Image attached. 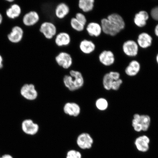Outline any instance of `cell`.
I'll list each match as a JSON object with an SVG mask.
<instances>
[{
	"label": "cell",
	"mask_w": 158,
	"mask_h": 158,
	"mask_svg": "<svg viewBox=\"0 0 158 158\" xmlns=\"http://www.w3.org/2000/svg\"><path fill=\"white\" fill-rule=\"evenodd\" d=\"M100 25L104 33L114 36L124 28L125 23L121 16L114 13L108 16L107 18L102 19Z\"/></svg>",
	"instance_id": "cell-1"
},
{
	"label": "cell",
	"mask_w": 158,
	"mask_h": 158,
	"mask_svg": "<svg viewBox=\"0 0 158 158\" xmlns=\"http://www.w3.org/2000/svg\"><path fill=\"white\" fill-rule=\"evenodd\" d=\"M63 82L65 86L69 90L74 91L83 86L85 79L81 72L72 69L69 71V74L64 75Z\"/></svg>",
	"instance_id": "cell-2"
},
{
	"label": "cell",
	"mask_w": 158,
	"mask_h": 158,
	"mask_svg": "<svg viewBox=\"0 0 158 158\" xmlns=\"http://www.w3.org/2000/svg\"><path fill=\"white\" fill-rule=\"evenodd\" d=\"M39 29V32L47 40L54 39L58 33L56 25L49 21H45L41 23Z\"/></svg>",
	"instance_id": "cell-3"
},
{
	"label": "cell",
	"mask_w": 158,
	"mask_h": 158,
	"mask_svg": "<svg viewBox=\"0 0 158 158\" xmlns=\"http://www.w3.org/2000/svg\"><path fill=\"white\" fill-rule=\"evenodd\" d=\"M55 60L59 67L64 70L72 68L73 64L72 55L66 51H61L58 52L55 56Z\"/></svg>",
	"instance_id": "cell-4"
},
{
	"label": "cell",
	"mask_w": 158,
	"mask_h": 158,
	"mask_svg": "<svg viewBox=\"0 0 158 158\" xmlns=\"http://www.w3.org/2000/svg\"><path fill=\"white\" fill-rule=\"evenodd\" d=\"M20 94L25 99L29 101L35 100L38 95L35 86L32 84L23 85L21 88Z\"/></svg>",
	"instance_id": "cell-5"
},
{
	"label": "cell",
	"mask_w": 158,
	"mask_h": 158,
	"mask_svg": "<svg viewBox=\"0 0 158 158\" xmlns=\"http://www.w3.org/2000/svg\"><path fill=\"white\" fill-rule=\"evenodd\" d=\"M55 45L59 48L68 47L72 42V37L70 33L65 31L58 32L54 38Z\"/></svg>",
	"instance_id": "cell-6"
},
{
	"label": "cell",
	"mask_w": 158,
	"mask_h": 158,
	"mask_svg": "<svg viewBox=\"0 0 158 158\" xmlns=\"http://www.w3.org/2000/svg\"><path fill=\"white\" fill-rule=\"evenodd\" d=\"M22 21L25 26L32 27L39 23L40 21V16L37 11L31 10L25 14Z\"/></svg>",
	"instance_id": "cell-7"
},
{
	"label": "cell",
	"mask_w": 158,
	"mask_h": 158,
	"mask_svg": "<svg viewBox=\"0 0 158 158\" xmlns=\"http://www.w3.org/2000/svg\"><path fill=\"white\" fill-rule=\"evenodd\" d=\"M94 141L89 134L84 133L81 134L77 138V144L82 150L89 149L92 147Z\"/></svg>",
	"instance_id": "cell-8"
},
{
	"label": "cell",
	"mask_w": 158,
	"mask_h": 158,
	"mask_svg": "<svg viewBox=\"0 0 158 158\" xmlns=\"http://www.w3.org/2000/svg\"><path fill=\"white\" fill-rule=\"evenodd\" d=\"M70 6L64 2L59 3L55 6L54 15L57 19L62 20L68 16L70 13Z\"/></svg>",
	"instance_id": "cell-9"
},
{
	"label": "cell",
	"mask_w": 158,
	"mask_h": 158,
	"mask_svg": "<svg viewBox=\"0 0 158 158\" xmlns=\"http://www.w3.org/2000/svg\"><path fill=\"white\" fill-rule=\"evenodd\" d=\"M21 128L23 133L27 135H33L38 133L39 127L38 124L32 120L26 119L22 122Z\"/></svg>",
	"instance_id": "cell-10"
},
{
	"label": "cell",
	"mask_w": 158,
	"mask_h": 158,
	"mask_svg": "<svg viewBox=\"0 0 158 158\" xmlns=\"http://www.w3.org/2000/svg\"><path fill=\"white\" fill-rule=\"evenodd\" d=\"M150 141V138L148 136L143 135L136 138L134 145L138 151L146 153L149 149Z\"/></svg>",
	"instance_id": "cell-11"
},
{
	"label": "cell",
	"mask_w": 158,
	"mask_h": 158,
	"mask_svg": "<svg viewBox=\"0 0 158 158\" xmlns=\"http://www.w3.org/2000/svg\"><path fill=\"white\" fill-rule=\"evenodd\" d=\"M79 50L85 55L91 54L95 50L96 46L93 41L87 39H83L79 43Z\"/></svg>",
	"instance_id": "cell-12"
},
{
	"label": "cell",
	"mask_w": 158,
	"mask_h": 158,
	"mask_svg": "<svg viewBox=\"0 0 158 158\" xmlns=\"http://www.w3.org/2000/svg\"><path fill=\"white\" fill-rule=\"evenodd\" d=\"M24 34L23 29L17 26L13 27L10 33L8 35V39L11 42L16 44L22 40Z\"/></svg>",
	"instance_id": "cell-13"
},
{
	"label": "cell",
	"mask_w": 158,
	"mask_h": 158,
	"mask_svg": "<svg viewBox=\"0 0 158 158\" xmlns=\"http://www.w3.org/2000/svg\"><path fill=\"white\" fill-rule=\"evenodd\" d=\"M124 54L129 56H135L138 51V45L135 41L130 40L126 41L123 45Z\"/></svg>",
	"instance_id": "cell-14"
},
{
	"label": "cell",
	"mask_w": 158,
	"mask_h": 158,
	"mask_svg": "<svg viewBox=\"0 0 158 158\" xmlns=\"http://www.w3.org/2000/svg\"><path fill=\"white\" fill-rule=\"evenodd\" d=\"M85 29L88 34L92 37H98L102 32L101 26L99 23L94 22H91L87 23Z\"/></svg>",
	"instance_id": "cell-15"
},
{
	"label": "cell",
	"mask_w": 158,
	"mask_h": 158,
	"mask_svg": "<svg viewBox=\"0 0 158 158\" xmlns=\"http://www.w3.org/2000/svg\"><path fill=\"white\" fill-rule=\"evenodd\" d=\"M64 111L68 115L77 117L80 114L81 108L80 106L75 102H68L64 105Z\"/></svg>",
	"instance_id": "cell-16"
},
{
	"label": "cell",
	"mask_w": 158,
	"mask_h": 158,
	"mask_svg": "<svg viewBox=\"0 0 158 158\" xmlns=\"http://www.w3.org/2000/svg\"><path fill=\"white\" fill-rule=\"evenodd\" d=\"M98 59L101 64L105 66H110L114 62V55L111 51H104L100 53Z\"/></svg>",
	"instance_id": "cell-17"
},
{
	"label": "cell",
	"mask_w": 158,
	"mask_h": 158,
	"mask_svg": "<svg viewBox=\"0 0 158 158\" xmlns=\"http://www.w3.org/2000/svg\"><path fill=\"white\" fill-rule=\"evenodd\" d=\"M153 39L151 35L147 33L143 32L138 35V45L143 48H147L151 46Z\"/></svg>",
	"instance_id": "cell-18"
},
{
	"label": "cell",
	"mask_w": 158,
	"mask_h": 158,
	"mask_svg": "<svg viewBox=\"0 0 158 158\" xmlns=\"http://www.w3.org/2000/svg\"><path fill=\"white\" fill-rule=\"evenodd\" d=\"M94 0H80L78 1V9L84 14L88 13L94 10Z\"/></svg>",
	"instance_id": "cell-19"
},
{
	"label": "cell",
	"mask_w": 158,
	"mask_h": 158,
	"mask_svg": "<svg viewBox=\"0 0 158 158\" xmlns=\"http://www.w3.org/2000/svg\"><path fill=\"white\" fill-rule=\"evenodd\" d=\"M149 18V15L147 11H141L136 14L134 18V23L137 27H145Z\"/></svg>",
	"instance_id": "cell-20"
},
{
	"label": "cell",
	"mask_w": 158,
	"mask_h": 158,
	"mask_svg": "<svg viewBox=\"0 0 158 158\" xmlns=\"http://www.w3.org/2000/svg\"><path fill=\"white\" fill-rule=\"evenodd\" d=\"M141 69L140 64L138 61L133 60L125 69V73L127 76L133 77L136 76L139 73Z\"/></svg>",
	"instance_id": "cell-21"
},
{
	"label": "cell",
	"mask_w": 158,
	"mask_h": 158,
	"mask_svg": "<svg viewBox=\"0 0 158 158\" xmlns=\"http://www.w3.org/2000/svg\"><path fill=\"white\" fill-rule=\"evenodd\" d=\"M22 10L20 6L17 4L12 5L7 10L6 14L9 18L15 19L19 17L21 15Z\"/></svg>",
	"instance_id": "cell-22"
},
{
	"label": "cell",
	"mask_w": 158,
	"mask_h": 158,
	"mask_svg": "<svg viewBox=\"0 0 158 158\" xmlns=\"http://www.w3.org/2000/svg\"><path fill=\"white\" fill-rule=\"evenodd\" d=\"M70 25L73 30L78 33L82 32L85 29V26L79 22L74 17L70 19Z\"/></svg>",
	"instance_id": "cell-23"
},
{
	"label": "cell",
	"mask_w": 158,
	"mask_h": 158,
	"mask_svg": "<svg viewBox=\"0 0 158 158\" xmlns=\"http://www.w3.org/2000/svg\"><path fill=\"white\" fill-rule=\"evenodd\" d=\"M151 118L147 114H141L140 118V123L142 127L143 131H147L149 129L151 124Z\"/></svg>",
	"instance_id": "cell-24"
},
{
	"label": "cell",
	"mask_w": 158,
	"mask_h": 158,
	"mask_svg": "<svg viewBox=\"0 0 158 158\" xmlns=\"http://www.w3.org/2000/svg\"><path fill=\"white\" fill-rule=\"evenodd\" d=\"M95 105L98 110L100 111H104L108 108V102L106 98H100L96 101Z\"/></svg>",
	"instance_id": "cell-25"
},
{
	"label": "cell",
	"mask_w": 158,
	"mask_h": 158,
	"mask_svg": "<svg viewBox=\"0 0 158 158\" xmlns=\"http://www.w3.org/2000/svg\"><path fill=\"white\" fill-rule=\"evenodd\" d=\"M114 81L109 73L105 75L102 80V84L104 88L106 90H111L112 84Z\"/></svg>",
	"instance_id": "cell-26"
},
{
	"label": "cell",
	"mask_w": 158,
	"mask_h": 158,
	"mask_svg": "<svg viewBox=\"0 0 158 158\" xmlns=\"http://www.w3.org/2000/svg\"><path fill=\"white\" fill-rule=\"evenodd\" d=\"M74 17L79 22L81 23L83 25L85 26L87 24L88 19L84 13L81 12H77L75 14Z\"/></svg>",
	"instance_id": "cell-27"
},
{
	"label": "cell",
	"mask_w": 158,
	"mask_h": 158,
	"mask_svg": "<svg viewBox=\"0 0 158 158\" xmlns=\"http://www.w3.org/2000/svg\"><path fill=\"white\" fill-rule=\"evenodd\" d=\"M66 158H82V157L80 152L72 149L67 152Z\"/></svg>",
	"instance_id": "cell-28"
},
{
	"label": "cell",
	"mask_w": 158,
	"mask_h": 158,
	"mask_svg": "<svg viewBox=\"0 0 158 158\" xmlns=\"http://www.w3.org/2000/svg\"><path fill=\"white\" fill-rule=\"evenodd\" d=\"M122 83L123 81L121 79H119L118 80L114 81L112 84L111 89L114 91L118 90Z\"/></svg>",
	"instance_id": "cell-29"
},
{
	"label": "cell",
	"mask_w": 158,
	"mask_h": 158,
	"mask_svg": "<svg viewBox=\"0 0 158 158\" xmlns=\"http://www.w3.org/2000/svg\"><path fill=\"white\" fill-rule=\"evenodd\" d=\"M132 126L134 131L136 132H140L143 131L142 126L139 122L133 119L132 121Z\"/></svg>",
	"instance_id": "cell-30"
},
{
	"label": "cell",
	"mask_w": 158,
	"mask_h": 158,
	"mask_svg": "<svg viewBox=\"0 0 158 158\" xmlns=\"http://www.w3.org/2000/svg\"><path fill=\"white\" fill-rule=\"evenodd\" d=\"M152 18L156 21H158V6L153 8L151 13Z\"/></svg>",
	"instance_id": "cell-31"
},
{
	"label": "cell",
	"mask_w": 158,
	"mask_h": 158,
	"mask_svg": "<svg viewBox=\"0 0 158 158\" xmlns=\"http://www.w3.org/2000/svg\"><path fill=\"white\" fill-rule=\"evenodd\" d=\"M110 76L114 81L118 80H119L120 77V74L119 73L117 72H111L109 73Z\"/></svg>",
	"instance_id": "cell-32"
},
{
	"label": "cell",
	"mask_w": 158,
	"mask_h": 158,
	"mask_svg": "<svg viewBox=\"0 0 158 158\" xmlns=\"http://www.w3.org/2000/svg\"><path fill=\"white\" fill-rule=\"evenodd\" d=\"M3 59L2 57L0 55V69L3 68Z\"/></svg>",
	"instance_id": "cell-33"
},
{
	"label": "cell",
	"mask_w": 158,
	"mask_h": 158,
	"mask_svg": "<svg viewBox=\"0 0 158 158\" xmlns=\"http://www.w3.org/2000/svg\"><path fill=\"white\" fill-rule=\"evenodd\" d=\"M0 158H13L12 156L10 155H8V154H6L4 155Z\"/></svg>",
	"instance_id": "cell-34"
},
{
	"label": "cell",
	"mask_w": 158,
	"mask_h": 158,
	"mask_svg": "<svg viewBox=\"0 0 158 158\" xmlns=\"http://www.w3.org/2000/svg\"><path fill=\"white\" fill-rule=\"evenodd\" d=\"M155 34L158 37V24L156 26L155 29Z\"/></svg>",
	"instance_id": "cell-35"
},
{
	"label": "cell",
	"mask_w": 158,
	"mask_h": 158,
	"mask_svg": "<svg viewBox=\"0 0 158 158\" xmlns=\"http://www.w3.org/2000/svg\"><path fill=\"white\" fill-rule=\"evenodd\" d=\"M3 21V17L1 14V13H0V25L2 23Z\"/></svg>",
	"instance_id": "cell-36"
},
{
	"label": "cell",
	"mask_w": 158,
	"mask_h": 158,
	"mask_svg": "<svg viewBox=\"0 0 158 158\" xmlns=\"http://www.w3.org/2000/svg\"><path fill=\"white\" fill-rule=\"evenodd\" d=\"M156 61L158 64V54L157 55L156 58Z\"/></svg>",
	"instance_id": "cell-37"
},
{
	"label": "cell",
	"mask_w": 158,
	"mask_h": 158,
	"mask_svg": "<svg viewBox=\"0 0 158 158\" xmlns=\"http://www.w3.org/2000/svg\"><path fill=\"white\" fill-rule=\"evenodd\" d=\"M7 1L8 2H12L14 1H13V0H8V1Z\"/></svg>",
	"instance_id": "cell-38"
}]
</instances>
